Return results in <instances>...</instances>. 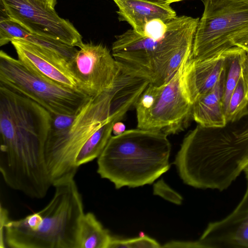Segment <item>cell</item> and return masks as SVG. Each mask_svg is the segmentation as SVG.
<instances>
[{"instance_id":"cell-11","label":"cell","mask_w":248,"mask_h":248,"mask_svg":"<svg viewBox=\"0 0 248 248\" xmlns=\"http://www.w3.org/2000/svg\"><path fill=\"white\" fill-rule=\"evenodd\" d=\"M176 248H248V185L236 208L224 219L209 224L195 241H176Z\"/></svg>"},{"instance_id":"cell-8","label":"cell","mask_w":248,"mask_h":248,"mask_svg":"<svg viewBox=\"0 0 248 248\" xmlns=\"http://www.w3.org/2000/svg\"><path fill=\"white\" fill-rule=\"evenodd\" d=\"M0 86L33 100L53 114L75 113L91 98L38 75L3 50L0 51Z\"/></svg>"},{"instance_id":"cell-21","label":"cell","mask_w":248,"mask_h":248,"mask_svg":"<svg viewBox=\"0 0 248 248\" xmlns=\"http://www.w3.org/2000/svg\"><path fill=\"white\" fill-rule=\"evenodd\" d=\"M162 247L155 239L144 235L130 239H119L111 237L108 248H158Z\"/></svg>"},{"instance_id":"cell-30","label":"cell","mask_w":248,"mask_h":248,"mask_svg":"<svg viewBox=\"0 0 248 248\" xmlns=\"http://www.w3.org/2000/svg\"><path fill=\"white\" fill-rule=\"evenodd\" d=\"M46 3L48 4L51 7L55 8V5L57 3V0H41Z\"/></svg>"},{"instance_id":"cell-23","label":"cell","mask_w":248,"mask_h":248,"mask_svg":"<svg viewBox=\"0 0 248 248\" xmlns=\"http://www.w3.org/2000/svg\"><path fill=\"white\" fill-rule=\"evenodd\" d=\"M153 193L176 204L182 203V197L177 192L171 189L163 179L160 180L154 185Z\"/></svg>"},{"instance_id":"cell-2","label":"cell","mask_w":248,"mask_h":248,"mask_svg":"<svg viewBox=\"0 0 248 248\" xmlns=\"http://www.w3.org/2000/svg\"><path fill=\"white\" fill-rule=\"evenodd\" d=\"M55 192L40 211L18 220L0 214V247L78 248V235L84 214L81 195L70 177L53 186Z\"/></svg>"},{"instance_id":"cell-17","label":"cell","mask_w":248,"mask_h":248,"mask_svg":"<svg viewBox=\"0 0 248 248\" xmlns=\"http://www.w3.org/2000/svg\"><path fill=\"white\" fill-rule=\"evenodd\" d=\"M111 237L93 213H84L79 226L78 248H108Z\"/></svg>"},{"instance_id":"cell-22","label":"cell","mask_w":248,"mask_h":248,"mask_svg":"<svg viewBox=\"0 0 248 248\" xmlns=\"http://www.w3.org/2000/svg\"><path fill=\"white\" fill-rule=\"evenodd\" d=\"M77 112L72 114H50V127L48 135L58 134L68 129L75 121Z\"/></svg>"},{"instance_id":"cell-1","label":"cell","mask_w":248,"mask_h":248,"mask_svg":"<svg viewBox=\"0 0 248 248\" xmlns=\"http://www.w3.org/2000/svg\"><path fill=\"white\" fill-rule=\"evenodd\" d=\"M50 113L0 86V171L6 185L35 199L52 186L45 159Z\"/></svg>"},{"instance_id":"cell-18","label":"cell","mask_w":248,"mask_h":248,"mask_svg":"<svg viewBox=\"0 0 248 248\" xmlns=\"http://www.w3.org/2000/svg\"><path fill=\"white\" fill-rule=\"evenodd\" d=\"M118 121L112 120L105 124L87 140L76 157L78 168L99 156L112 136V127Z\"/></svg>"},{"instance_id":"cell-10","label":"cell","mask_w":248,"mask_h":248,"mask_svg":"<svg viewBox=\"0 0 248 248\" xmlns=\"http://www.w3.org/2000/svg\"><path fill=\"white\" fill-rule=\"evenodd\" d=\"M79 48L68 61L78 89L92 97L112 88L121 69L109 49L92 42L83 43Z\"/></svg>"},{"instance_id":"cell-31","label":"cell","mask_w":248,"mask_h":248,"mask_svg":"<svg viewBox=\"0 0 248 248\" xmlns=\"http://www.w3.org/2000/svg\"><path fill=\"white\" fill-rule=\"evenodd\" d=\"M243 171L245 172L246 178L248 181V161L245 165L243 169Z\"/></svg>"},{"instance_id":"cell-27","label":"cell","mask_w":248,"mask_h":248,"mask_svg":"<svg viewBox=\"0 0 248 248\" xmlns=\"http://www.w3.org/2000/svg\"><path fill=\"white\" fill-rule=\"evenodd\" d=\"M125 124L122 122L118 121L116 122L112 127V134L114 136H118L123 133L126 130Z\"/></svg>"},{"instance_id":"cell-5","label":"cell","mask_w":248,"mask_h":248,"mask_svg":"<svg viewBox=\"0 0 248 248\" xmlns=\"http://www.w3.org/2000/svg\"><path fill=\"white\" fill-rule=\"evenodd\" d=\"M115 38L112 54L122 71L157 86L170 80L171 64L181 44L175 31L168 29L164 37L157 40L133 29Z\"/></svg>"},{"instance_id":"cell-29","label":"cell","mask_w":248,"mask_h":248,"mask_svg":"<svg viewBox=\"0 0 248 248\" xmlns=\"http://www.w3.org/2000/svg\"><path fill=\"white\" fill-rule=\"evenodd\" d=\"M153 4L162 5L170 6L172 3L182 1L184 0H142Z\"/></svg>"},{"instance_id":"cell-15","label":"cell","mask_w":248,"mask_h":248,"mask_svg":"<svg viewBox=\"0 0 248 248\" xmlns=\"http://www.w3.org/2000/svg\"><path fill=\"white\" fill-rule=\"evenodd\" d=\"M225 78L224 69L215 87L193 104L192 119L203 127L222 128L228 123L223 102Z\"/></svg>"},{"instance_id":"cell-19","label":"cell","mask_w":248,"mask_h":248,"mask_svg":"<svg viewBox=\"0 0 248 248\" xmlns=\"http://www.w3.org/2000/svg\"><path fill=\"white\" fill-rule=\"evenodd\" d=\"M246 52L242 48L234 46L226 50L223 102L225 111L230 97L241 77V62Z\"/></svg>"},{"instance_id":"cell-16","label":"cell","mask_w":248,"mask_h":248,"mask_svg":"<svg viewBox=\"0 0 248 248\" xmlns=\"http://www.w3.org/2000/svg\"><path fill=\"white\" fill-rule=\"evenodd\" d=\"M13 39H20L52 51L69 61L78 49L52 38L29 31L6 16L0 18V46L6 45Z\"/></svg>"},{"instance_id":"cell-20","label":"cell","mask_w":248,"mask_h":248,"mask_svg":"<svg viewBox=\"0 0 248 248\" xmlns=\"http://www.w3.org/2000/svg\"><path fill=\"white\" fill-rule=\"evenodd\" d=\"M225 115L227 123L248 116V87L242 75L230 97Z\"/></svg>"},{"instance_id":"cell-9","label":"cell","mask_w":248,"mask_h":248,"mask_svg":"<svg viewBox=\"0 0 248 248\" xmlns=\"http://www.w3.org/2000/svg\"><path fill=\"white\" fill-rule=\"evenodd\" d=\"M1 9L10 20L29 31L80 47L82 37L68 19L41 0H0Z\"/></svg>"},{"instance_id":"cell-6","label":"cell","mask_w":248,"mask_h":248,"mask_svg":"<svg viewBox=\"0 0 248 248\" xmlns=\"http://www.w3.org/2000/svg\"><path fill=\"white\" fill-rule=\"evenodd\" d=\"M185 60L168 82L160 86L149 84L135 108L137 127L162 132L168 136L184 130L192 118L193 103L186 83Z\"/></svg>"},{"instance_id":"cell-26","label":"cell","mask_w":248,"mask_h":248,"mask_svg":"<svg viewBox=\"0 0 248 248\" xmlns=\"http://www.w3.org/2000/svg\"><path fill=\"white\" fill-rule=\"evenodd\" d=\"M242 76L248 87V53L244 56L241 62Z\"/></svg>"},{"instance_id":"cell-13","label":"cell","mask_w":248,"mask_h":248,"mask_svg":"<svg viewBox=\"0 0 248 248\" xmlns=\"http://www.w3.org/2000/svg\"><path fill=\"white\" fill-rule=\"evenodd\" d=\"M226 50L202 60L190 59L186 68V83L193 103L211 91L219 80L225 69Z\"/></svg>"},{"instance_id":"cell-28","label":"cell","mask_w":248,"mask_h":248,"mask_svg":"<svg viewBox=\"0 0 248 248\" xmlns=\"http://www.w3.org/2000/svg\"><path fill=\"white\" fill-rule=\"evenodd\" d=\"M234 46L239 47L248 53V34L236 40Z\"/></svg>"},{"instance_id":"cell-7","label":"cell","mask_w":248,"mask_h":248,"mask_svg":"<svg viewBox=\"0 0 248 248\" xmlns=\"http://www.w3.org/2000/svg\"><path fill=\"white\" fill-rule=\"evenodd\" d=\"M204 11L194 35L191 59L202 60L234 46L248 34V0H202Z\"/></svg>"},{"instance_id":"cell-3","label":"cell","mask_w":248,"mask_h":248,"mask_svg":"<svg viewBox=\"0 0 248 248\" xmlns=\"http://www.w3.org/2000/svg\"><path fill=\"white\" fill-rule=\"evenodd\" d=\"M137 100L133 90L119 76L112 88L91 97L81 106L68 129L48 135L44 155L53 186L62 180L75 177L78 168L76 157L87 140L107 122L122 120L135 107Z\"/></svg>"},{"instance_id":"cell-24","label":"cell","mask_w":248,"mask_h":248,"mask_svg":"<svg viewBox=\"0 0 248 248\" xmlns=\"http://www.w3.org/2000/svg\"><path fill=\"white\" fill-rule=\"evenodd\" d=\"M167 30V22L159 18L149 21L144 30V36L154 40H160L165 34Z\"/></svg>"},{"instance_id":"cell-25","label":"cell","mask_w":248,"mask_h":248,"mask_svg":"<svg viewBox=\"0 0 248 248\" xmlns=\"http://www.w3.org/2000/svg\"><path fill=\"white\" fill-rule=\"evenodd\" d=\"M231 133L237 144L248 149V125Z\"/></svg>"},{"instance_id":"cell-14","label":"cell","mask_w":248,"mask_h":248,"mask_svg":"<svg viewBox=\"0 0 248 248\" xmlns=\"http://www.w3.org/2000/svg\"><path fill=\"white\" fill-rule=\"evenodd\" d=\"M118 7V19L129 23L132 29L144 36L146 24L159 18L167 22L175 18L176 13L170 6L153 4L142 0H113Z\"/></svg>"},{"instance_id":"cell-4","label":"cell","mask_w":248,"mask_h":248,"mask_svg":"<svg viewBox=\"0 0 248 248\" xmlns=\"http://www.w3.org/2000/svg\"><path fill=\"white\" fill-rule=\"evenodd\" d=\"M167 137L138 127L112 136L97 158V173L117 189L153 183L170 167Z\"/></svg>"},{"instance_id":"cell-12","label":"cell","mask_w":248,"mask_h":248,"mask_svg":"<svg viewBox=\"0 0 248 248\" xmlns=\"http://www.w3.org/2000/svg\"><path fill=\"white\" fill-rule=\"evenodd\" d=\"M11 43L17 59L32 71L64 86L78 90L65 58L20 39H13Z\"/></svg>"}]
</instances>
